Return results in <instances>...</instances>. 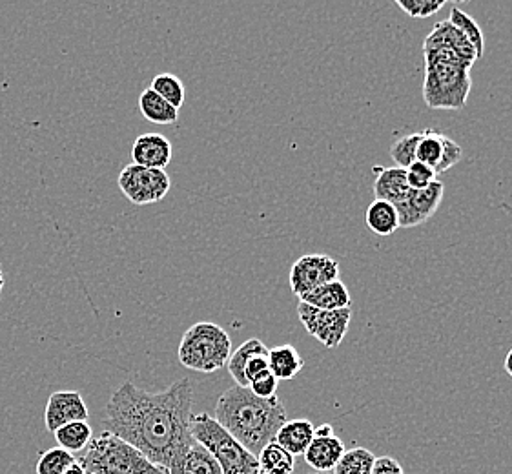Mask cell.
<instances>
[{
	"instance_id": "277c9868",
	"label": "cell",
	"mask_w": 512,
	"mask_h": 474,
	"mask_svg": "<svg viewBox=\"0 0 512 474\" xmlns=\"http://www.w3.org/2000/svg\"><path fill=\"white\" fill-rule=\"evenodd\" d=\"M232 354V340L214 321H199L183 334L179 343V361L195 372L221 371Z\"/></svg>"
},
{
	"instance_id": "8d00e7d4",
	"label": "cell",
	"mask_w": 512,
	"mask_h": 474,
	"mask_svg": "<svg viewBox=\"0 0 512 474\" xmlns=\"http://www.w3.org/2000/svg\"><path fill=\"white\" fill-rule=\"evenodd\" d=\"M503 367H505V372L509 374L512 378V349L507 352V356H505V363H503Z\"/></svg>"
},
{
	"instance_id": "1f68e13d",
	"label": "cell",
	"mask_w": 512,
	"mask_h": 474,
	"mask_svg": "<svg viewBox=\"0 0 512 474\" xmlns=\"http://www.w3.org/2000/svg\"><path fill=\"white\" fill-rule=\"evenodd\" d=\"M405 172H407L410 190H423V188H427L434 181H438L436 170L431 168V166L423 165L420 161L410 165Z\"/></svg>"
},
{
	"instance_id": "44dd1931",
	"label": "cell",
	"mask_w": 512,
	"mask_h": 474,
	"mask_svg": "<svg viewBox=\"0 0 512 474\" xmlns=\"http://www.w3.org/2000/svg\"><path fill=\"white\" fill-rule=\"evenodd\" d=\"M139 110L146 121L154 124H174L179 119V110L172 104L166 103L161 95L146 88L139 97Z\"/></svg>"
},
{
	"instance_id": "cb8c5ba5",
	"label": "cell",
	"mask_w": 512,
	"mask_h": 474,
	"mask_svg": "<svg viewBox=\"0 0 512 474\" xmlns=\"http://www.w3.org/2000/svg\"><path fill=\"white\" fill-rule=\"evenodd\" d=\"M55 440L68 453H82L93 440V431L88 422H73L62 425L55 431Z\"/></svg>"
},
{
	"instance_id": "8992f818",
	"label": "cell",
	"mask_w": 512,
	"mask_h": 474,
	"mask_svg": "<svg viewBox=\"0 0 512 474\" xmlns=\"http://www.w3.org/2000/svg\"><path fill=\"white\" fill-rule=\"evenodd\" d=\"M471 70L452 64H425L423 99L432 110H461L471 93Z\"/></svg>"
},
{
	"instance_id": "836d02e7",
	"label": "cell",
	"mask_w": 512,
	"mask_h": 474,
	"mask_svg": "<svg viewBox=\"0 0 512 474\" xmlns=\"http://www.w3.org/2000/svg\"><path fill=\"white\" fill-rule=\"evenodd\" d=\"M277 382L276 376L270 372V369L265 372H261L259 376H256L250 385H248V389L256 394L257 398H263V400H268V398H274L277 396Z\"/></svg>"
},
{
	"instance_id": "603a6c76",
	"label": "cell",
	"mask_w": 512,
	"mask_h": 474,
	"mask_svg": "<svg viewBox=\"0 0 512 474\" xmlns=\"http://www.w3.org/2000/svg\"><path fill=\"white\" fill-rule=\"evenodd\" d=\"M257 464L261 474H294L296 458L287 453L281 445L270 442L261 453L257 454Z\"/></svg>"
},
{
	"instance_id": "60d3db41",
	"label": "cell",
	"mask_w": 512,
	"mask_h": 474,
	"mask_svg": "<svg viewBox=\"0 0 512 474\" xmlns=\"http://www.w3.org/2000/svg\"><path fill=\"white\" fill-rule=\"evenodd\" d=\"M316 474H325V473H316Z\"/></svg>"
},
{
	"instance_id": "30bf717a",
	"label": "cell",
	"mask_w": 512,
	"mask_h": 474,
	"mask_svg": "<svg viewBox=\"0 0 512 474\" xmlns=\"http://www.w3.org/2000/svg\"><path fill=\"white\" fill-rule=\"evenodd\" d=\"M445 186L440 179L423 190H410L407 199L396 210L400 216V228H412L423 225L431 219L443 201Z\"/></svg>"
},
{
	"instance_id": "d590c367",
	"label": "cell",
	"mask_w": 512,
	"mask_h": 474,
	"mask_svg": "<svg viewBox=\"0 0 512 474\" xmlns=\"http://www.w3.org/2000/svg\"><path fill=\"white\" fill-rule=\"evenodd\" d=\"M268 371V354L265 356H256L252 360L248 361V365L245 367V380L248 385L250 382L259 376L261 372Z\"/></svg>"
},
{
	"instance_id": "4dcf8cb0",
	"label": "cell",
	"mask_w": 512,
	"mask_h": 474,
	"mask_svg": "<svg viewBox=\"0 0 512 474\" xmlns=\"http://www.w3.org/2000/svg\"><path fill=\"white\" fill-rule=\"evenodd\" d=\"M398 8L403 10V13H407L412 19H425V17H431L434 13L445 6V0L440 2H432V0H396Z\"/></svg>"
},
{
	"instance_id": "2e32d148",
	"label": "cell",
	"mask_w": 512,
	"mask_h": 474,
	"mask_svg": "<svg viewBox=\"0 0 512 474\" xmlns=\"http://www.w3.org/2000/svg\"><path fill=\"white\" fill-rule=\"evenodd\" d=\"M314 431H316V427L310 420H305V418L287 420L277 431L274 442L296 458V456H303L308 445L312 444Z\"/></svg>"
},
{
	"instance_id": "d6a6232c",
	"label": "cell",
	"mask_w": 512,
	"mask_h": 474,
	"mask_svg": "<svg viewBox=\"0 0 512 474\" xmlns=\"http://www.w3.org/2000/svg\"><path fill=\"white\" fill-rule=\"evenodd\" d=\"M461 146L451 139V137H447V135H443V152H441L440 165L436 166V174L440 176V174H445L447 170H451L452 166L458 165L461 161Z\"/></svg>"
},
{
	"instance_id": "f546056e",
	"label": "cell",
	"mask_w": 512,
	"mask_h": 474,
	"mask_svg": "<svg viewBox=\"0 0 512 474\" xmlns=\"http://www.w3.org/2000/svg\"><path fill=\"white\" fill-rule=\"evenodd\" d=\"M421 132L416 134L403 135L398 141H394L390 146V157L398 168L407 170L410 165L416 163V150L420 145Z\"/></svg>"
},
{
	"instance_id": "9a60e30c",
	"label": "cell",
	"mask_w": 512,
	"mask_h": 474,
	"mask_svg": "<svg viewBox=\"0 0 512 474\" xmlns=\"http://www.w3.org/2000/svg\"><path fill=\"white\" fill-rule=\"evenodd\" d=\"M410 186L407 181V172L398 166L381 168L374 181V196L378 201H387L390 205L398 207L409 196Z\"/></svg>"
},
{
	"instance_id": "7402d4cb",
	"label": "cell",
	"mask_w": 512,
	"mask_h": 474,
	"mask_svg": "<svg viewBox=\"0 0 512 474\" xmlns=\"http://www.w3.org/2000/svg\"><path fill=\"white\" fill-rule=\"evenodd\" d=\"M265 354H268V347L259 338H250L239 349L232 351L226 367L239 387H248L245 380V367L248 365V361L256 356H265Z\"/></svg>"
},
{
	"instance_id": "4316f807",
	"label": "cell",
	"mask_w": 512,
	"mask_h": 474,
	"mask_svg": "<svg viewBox=\"0 0 512 474\" xmlns=\"http://www.w3.org/2000/svg\"><path fill=\"white\" fill-rule=\"evenodd\" d=\"M150 88L157 95H161L166 103H170L174 108H177V110L185 103V84H183L179 77H175L174 73H159V75H155Z\"/></svg>"
},
{
	"instance_id": "d6986e66",
	"label": "cell",
	"mask_w": 512,
	"mask_h": 474,
	"mask_svg": "<svg viewBox=\"0 0 512 474\" xmlns=\"http://www.w3.org/2000/svg\"><path fill=\"white\" fill-rule=\"evenodd\" d=\"M305 360L292 345H279L268 349V369L279 380H292L303 371Z\"/></svg>"
},
{
	"instance_id": "b9f144b4",
	"label": "cell",
	"mask_w": 512,
	"mask_h": 474,
	"mask_svg": "<svg viewBox=\"0 0 512 474\" xmlns=\"http://www.w3.org/2000/svg\"><path fill=\"white\" fill-rule=\"evenodd\" d=\"M257 474H261V473H257Z\"/></svg>"
},
{
	"instance_id": "6da1fadb",
	"label": "cell",
	"mask_w": 512,
	"mask_h": 474,
	"mask_svg": "<svg viewBox=\"0 0 512 474\" xmlns=\"http://www.w3.org/2000/svg\"><path fill=\"white\" fill-rule=\"evenodd\" d=\"M192 403L194 387L186 378L161 392L143 391L124 382L106 405V431L134 445L168 473L195 442L190 433Z\"/></svg>"
},
{
	"instance_id": "5bb4252c",
	"label": "cell",
	"mask_w": 512,
	"mask_h": 474,
	"mask_svg": "<svg viewBox=\"0 0 512 474\" xmlns=\"http://www.w3.org/2000/svg\"><path fill=\"white\" fill-rule=\"evenodd\" d=\"M423 48H449L471 64L478 61V55L474 52L471 42L467 41L465 35L449 21H441L434 26Z\"/></svg>"
},
{
	"instance_id": "7c38bea8",
	"label": "cell",
	"mask_w": 512,
	"mask_h": 474,
	"mask_svg": "<svg viewBox=\"0 0 512 474\" xmlns=\"http://www.w3.org/2000/svg\"><path fill=\"white\" fill-rule=\"evenodd\" d=\"M172 143L161 134H144L135 139L132 148L134 165L164 170L172 161Z\"/></svg>"
},
{
	"instance_id": "3957f363",
	"label": "cell",
	"mask_w": 512,
	"mask_h": 474,
	"mask_svg": "<svg viewBox=\"0 0 512 474\" xmlns=\"http://www.w3.org/2000/svg\"><path fill=\"white\" fill-rule=\"evenodd\" d=\"M86 474H168L152 464L134 445L104 431L93 438L79 460Z\"/></svg>"
},
{
	"instance_id": "d4e9b609",
	"label": "cell",
	"mask_w": 512,
	"mask_h": 474,
	"mask_svg": "<svg viewBox=\"0 0 512 474\" xmlns=\"http://www.w3.org/2000/svg\"><path fill=\"white\" fill-rule=\"evenodd\" d=\"M376 462V456L365 447H352L341 456L334 474H370Z\"/></svg>"
},
{
	"instance_id": "e0dca14e",
	"label": "cell",
	"mask_w": 512,
	"mask_h": 474,
	"mask_svg": "<svg viewBox=\"0 0 512 474\" xmlns=\"http://www.w3.org/2000/svg\"><path fill=\"white\" fill-rule=\"evenodd\" d=\"M168 474H223L216 458L206 451L201 444L190 445L181 454L175 464L170 467Z\"/></svg>"
},
{
	"instance_id": "f35d334b",
	"label": "cell",
	"mask_w": 512,
	"mask_h": 474,
	"mask_svg": "<svg viewBox=\"0 0 512 474\" xmlns=\"http://www.w3.org/2000/svg\"><path fill=\"white\" fill-rule=\"evenodd\" d=\"M4 272H2V267H0V298H2V289H4Z\"/></svg>"
},
{
	"instance_id": "ffe728a7",
	"label": "cell",
	"mask_w": 512,
	"mask_h": 474,
	"mask_svg": "<svg viewBox=\"0 0 512 474\" xmlns=\"http://www.w3.org/2000/svg\"><path fill=\"white\" fill-rule=\"evenodd\" d=\"M365 223L376 236H392L400 228V216L394 205L374 199L365 212Z\"/></svg>"
},
{
	"instance_id": "484cf974",
	"label": "cell",
	"mask_w": 512,
	"mask_h": 474,
	"mask_svg": "<svg viewBox=\"0 0 512 474\" xmlns=\"http://www.w3.org/2000/svg\"><path fill=\"white\" fill-rule=\"evenodd\" d=\"M449 22L454 24L465 35V39L471 42L474 52L478 55V59H482L483 52H485V39H483V31L480 28V24L474 21L469 13H465L460 8H456V6L451 10Z\"/></svg>"
},
{
	"instance_id": "f1b7e54d",
	"label": "cell",
	"mask_w": 512,
	"mask_h": 474,
	"mask_svg": "<svg viewBox=\"0 0 512 474\" xmlns=\"http://www.w3.org/2000/svg\"><path fill=\"white\" fill-rule=\"evenodd\" d=\"M441 152H443V134L434 132V130L421 132L420 145L416 150V161L436 170V166L440 165Z\"/></svg>"
},
{
	"instance_id": "e575fe53",
	"label": "cell",
	"mask_w": 512,
	"mask_h": 474,
	"mask_svg": "<svg viewBox=\"0 0 512 474\" xmlns=\"http://www.w3.org/2000/svg\"><path fill=\"white\" fill-rule=\"evenodd\" d=\"M370 474H405L400 462L392 456H379L374 462L372 473Z\"/></svg>"
},
{
	"instance_id": "9c48e42d",
	"label": "cell",
	"mask_w": 512,
	"mask_h": 474,
	"mask_svg": "<svg viewBox=\"0 0 512 474\" xmlns=\"http://www.w3.org/2000/svg\"><path fill=\"white\" fill-rule=\"evenodd\" d=\"M338 279V261L325 254H307L290 268V289L297 298Z\"/></svg>"
},
{
	"instance_id": "ac0fdd59",
	"label": "cell",
	"mask_w": 512,
	"mask_h": 474,
	"mask_svg": "<svg viewBox=\"0 0 512 474\" xmlns=\"http://www.w3.org/2000/svg\"><path fill=\"white\" fill-rule=\"evenodd\" d=\"M299 301L308 303L319 310L350 309V305H352L349 289L341 279L308 292L305 296H301Z\"/></svg>"
},
{
	"instance_id": "ab89813d",
	"label": "cell",
	"mask_w": 512,
	"mask_h": 474,
	"mask_svg": "<svg viewBox=\"0 0 512 474\" xmlns=\"http://www.w3.org/2000/svg\"><path fill=\"white\" fill-rule=\"evenodd\" d=\"M307 474H316V473H307Z\"/></svg>"
},
{
	"instance_id": "8fae6325",
	"label": "cell",
	"mask_w": 512,
	"mask_h": 474,
	"mask_svg": "<svg viewBox=\"0 0 512 474\" xmlns=\"http://www.w3.org/2000/svg\"><path fill=\"white\" fill-rule=\"evenodd\" d=\"M88 407L82 400L81 392L59 391L53 392L46 405L44 422L50 433L59 431L62 425L73 422H88Z\"/></svg>"
},
{
	"instance_id": "7a4b0ae2",
	"label": "cell",
	"mask_w": 512,
	"mask_h": 474,
	"mask_svg": "<svg viewBox=\"0 0 512 474\" xmlns=\"http://www.w3.org/2000/svg\"><path fill=\"white\" fill-rule=\"evenodd\" d=\"M214 418L257 458V454L276 440L277 431L287 422V409L277 396L263 400L248 387L236 385L219 396Z\"/></svg>"
},
{
	"instance_id": "52a82bcc",
	"label": "cell",
	"mask_w": 512,
	"mask_h": 474,
	"mask_svg": "<svg viewBox=\"0 0 512 474\" xmlns=\"http://www.w3.org/2000/svg\"><path fill=\"white\" fill-rule=\"evenodd\" d=\"M170 176L166 170L144 168L139 165L124 166L119 174V188L126 199H130L134 205L146 207L163 201L170 192Z\"/></svg>"
},
{
	"instance_id": "74e56055",
	"label": "cell",
	"mask_w": 512,
	"mask_h": 474,
	"mask_svg": "<svg viewBox=\"0 0 512 474\" xmlns=\"http://www.w3.org/2000/svg\"><path fill=\"white\" fill-rule=\"evenodd\" d=\"M64 474H86L84 473V469H82V465L79 462H75V464L66 471Z\"/></svg>"
},
{
	"instance_id": "5b68a950",
	"label": "cell",
	"mask_w": 512,
	"mask_h": 474,
	"mask_svg": "<svg viewBox=\"0 0 512 474\" xmlns=\"http://www.w3.org/2000/svg\"><path fill=\"white\" fill-rule=\"evenodd\" d=\"M190 433L197 444L203 445L216 458L223 474H257L259 464L252 453L226 433L214 416L199 413L190 416Z\"/></svg>"
},
{
	"instance_id": "83f0119b",
	"label": "cell",
	"mask_w": 512,
	"mask_h": 474,
	"mask_svg": "<svg viewBox=\"0 0 512 474\" xmlns=\"http://www.w3.org/2000/svg\"><path fill=\"white\" fill-rule=\"evenodd\" d=\"M75 456L68 451H64L61 447H53L41 454L35 473L37 474H64L73 464H75Z\"/></svg>"
},
{
	"instance_id": "4fadbf2b",
	"label": "cell",
	"mask_w": 512,
	"mask_h": 474,
	"mask_svg": "<svg viewBox=\"0 0 512 474\" xmlns=\"http://www.w3.org/2000/svg\"><path fill=\"white\" fill-rule=\"evenodd\" d=\"M345 444L338 436H314L312 444L308 445L307 451L303 454L308 467H312L314 473L330 474L338 465L341 456L345 454Z\"/></svg>"
},
{
	"instance_id": "ba28073f",
	"label": "cell",
	"mask_w": 512,
	"mask_h": 474,
	"mask_svg": "<svg viewBox=\"0 0 512 474\" xmlns=\"http://www.w3.org/2000/svg\"><path fill=\"white\" fill-rule=\"evenodd\" d=\"M297 316L308 334L314 336L323 347L338 349L349 332L352 309L319 310L299 301Z\"/></svg>"
}]
</instances>
